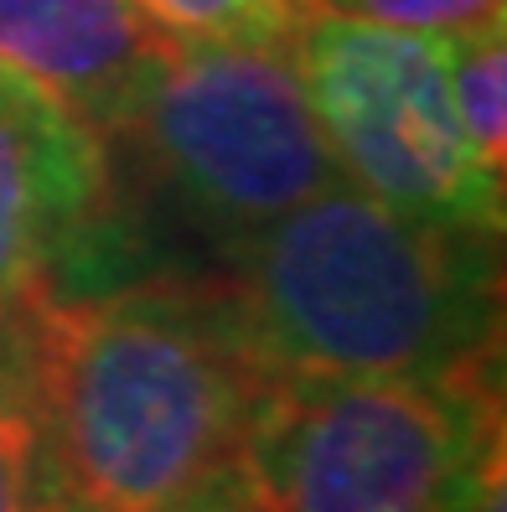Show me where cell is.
<instances>
[{
  "label": "cell",
  "mask_w": 507,
  "mask_h": 512,
  "mask_svg": "<svg viewBox=\"0 0 507 512\" xmlns=\"http://www.w3.org/2000/svg\"><path fill=\"white\" fill-rule=\"evenodd\" d=\"M259 373L394 378L497 363V238L404 218L337 182L254 233L202 285Z\"/></svg>",
  "instance_id": "6da1fadb"
},
{
  "label": "cell",
  "mask_w": 507,
  "mask_h": 512,
  "mask_svg": "<svg viewBox=\"0 0 507 512\" xmlns=\"http://www.w3.org/2000/svg\"><path fill=\"white\" fill-rule=\"evenodd\" d=\"M16 316L63 507L176 512L238 471L264 373L202 290L42 285Z\"/></svg>",
  "instance_id": "7a4b0ae2"
},
{
  "label": "cell",
  "mask_w": 507,
  "mask_h": 512,
  "mask_svg": "<svg viewBox=\"0 0 507 512\" xmlns=\"http://www.w3.org/2000/svg\"><path fill=\"white\" fill-rule=\"evenodd\" d=\"M492 368L264 373L238 476L270 512H471L502 492V394Z\"/></svg>",
  "instance_id": "3957f363"
},
{
  "label": "cell",
  "mask_w": 507,
  "mask_h": 512,
  "mask_svg": "<svg viewBox=\"0 0 507 512\" xmlns=\"http://www.w3.org/2000/svg\"><path fill=\"white\" fill-rule=\"evenodd\" d=\"M223 244L342 182L290 42H171L125 130Z\"/></svg>",
  "instance_id": "277c9868"
},
{
  "label": "cell",
  "mask_w": 507,
  "mask_h": 512,
  "mask_svg": "<svg viewBox=\"0 0 507 512\" xmlns=\"http://www.w3.org/2000/svg\"><path fill=\"white\" fill-rule=\"evenodd\" d=\"M290 57L342 182L404 218L502 238V176L461 130L445 37L311 11Z\"/></svg>",
  "instance_id": "5b68a950"
},
{
  "label": "cell",
  "mask_w": 507,
  "mask_h": 512,
  "mask_svg": "<svg viewBox=\"0 0 507 512\" xmlns=\"http://www.w3.org/2000/svg\"><path fill=\"white\" fill-rule=\"evenodd\" d=\"M104 192V135L0 63V316L78 249Z\"/></svg>",
  "instance_id": "8992f818"
},
{
  "label": "cell",
  "mask_w": 507,
  "mask_h": 512,
  "mask_svg": "<svg viewBox=\"0 0 507 512\" xmlns=\"http://www.w3.org/2000/svg\"><path fill=\"white\" fill-rule=\"evenodd\" d=\"M166 37L135 0H0V63L94 135H119Z\"/></svg>",
  "instance_id": "52a82bcc"
},
{
  "label": "cell",
  "mask_w": 507,
  "mask_h": 512,
  "mask_svg": "<svg viewBox=\"0 0 507 512\" xmlns=\"http://www.w3.org/2000/svg\"><path fill=\"white\" fill-rule=\"evenodd\" d=\"M0 512H63L21 316H0Z\"/></svg>",
  "instance_id": "ba28073f"
},
{
  "label": "cell",
  "mask_w": 507,
  "mask_h": 512,
  "mask_svg": "<svg viewBox=\"0 0 507 512\" xmlns=\"http://www.w3.org/2000/svg\"><path fill=\"white\" fill-rule=\"evenodd\" d=\"M461 130L487 171L507 166V16L445 37Z\"/></svg>",
  "instance_id": "9c48e42d"
},
{
  "label": "cell",
  "mask_w": 507,
  "mask_h": 512,
  "mask_svg": "<svg viewBox=\"0 0 507 512\" xmlns=\"http://www.w3.org/2000/svg\"><path fill=\"white\" fill-rule=\"evenodd\" d=\"M171 42H290L321 0H135Z\"/></svg>",
  "instance_id": "30bf717a"
},
{
  "label": "cell",
  "mask_w": 507,
  "mask_h": 512,
  "mask_svg": "<svg viewBox=\"0 0 507 512\" xmlns=\"http://www.w3.org/2000/svg\"><path fill=\"white\" fill-rule=\"evenodd\" d=\"M321 11L399 26V32H430V37H451L466 32V26H487L507 16L502 0H321Z\"/></svg>",
  "instance_id": "8fae6325"
},
{
  "label": "cell",
  "mask_w": 507,
  "mask_h": 512,
  "mask_svg": "<svg viewBox=\"0 0 507 512\" xmlns=\"http://www.w3.org/2000/svg\"><path fill=\"white\" fill-rule=\"evenodd\" d=\"M176 512H270L254 492H249V481L238 476V471H228L223 481H213L207 492H197L192 502H182Z\"/></svg>",
  "instance_id": "7c38bea8"
},
{
  "label": "cell",
  "mask_w": 507,
  "mask_h": 512,
  "mask_svg": "<svg viewBox=\"0 0 507 512\" xmlns=\"http://www.w3.org/2000/svg\"><path fill=\"white\" fill-rule=\"evenodd\" d=\"M63 512H78V507H63Z\"/></svg>",
  "instance_id": "4fadbf2b"
}]
</instances>
